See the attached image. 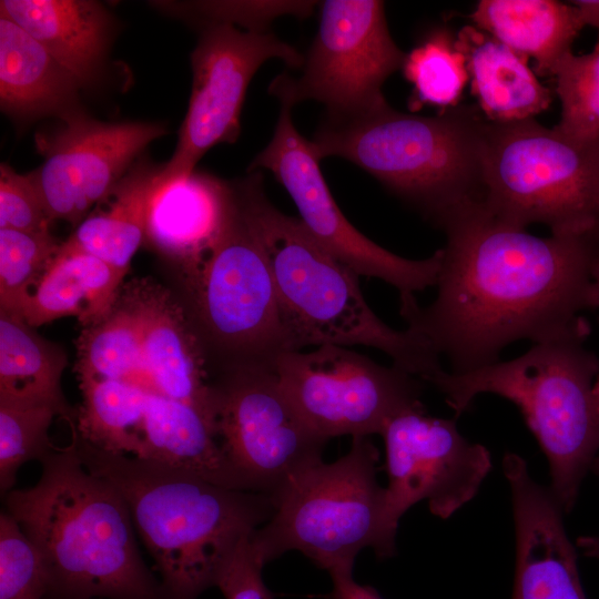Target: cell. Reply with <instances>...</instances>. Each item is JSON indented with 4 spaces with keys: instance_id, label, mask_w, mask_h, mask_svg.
Instances as JSON below:
<instances>
[{
    "instance_id": "obj_1",
    "label": "cell",
    "mask_w": 599,
    "mask_h": 599,
    "mask_svg": "<svg viewBox=\"0 0 599 599\" xmlns=\"http://www.w3.org/2000/svg\"><path fill=\"white\" fill-rule=\"evenodd\" d=\"M437 295L399 297L407 328L448 359L451 373L499 361L511 343L589 332L580 312L599 258V234L532 235L475 203L440 224Z\"/></svg>"
},
{
    "instance_id": "obj_2",
    "label": "cell",
    "mask_w": 599,
    "mask_h": 599,
    "mask_svg": "<svg viewBox=\"0 0 599 599\" xmlns=\"http://www.w3.org/2000/svg\"><path fill=\"white\" fill-rule=\"evenodd\" d=\"M71 441L83 466L122 495L170 599H197L273 515L270 496L212 483L170 465Z\"/></svg>"
},
{
    "instance_id": "obj_3",
    "label": "cell",
    "mask_w": 599,
    "mask_h": 599,
    "mask_svg": "<svg viewBox=\"0 0 599 599\" xmlns=\"http://www.w3.org/2000/svg\"><path fill=\"white\" fill-rule=\"evenodd\" d=\"M39 463L38 483L3 501L44 559L47 599H170L140 552L126 501L83 466L73 443Z\"/></svg>"
},
{
    "instance_id": "obj_4",
    "label": "cell",
    "mask_w": 599,
    "mask_h": 599,
    "mask_svg": "<svg viewBox=\"0 0 599 599\" xmlns=\"http://www.w3.org/2000/svg\"><path fill=\"white\" fill-rule=\"evenodd\" d=\"M234 184L240 209L258 238L274 280L294 351L309 345H364L429 383L444 369L418 334L396 331L366 303L359 275L324 248L303 222L281 212L264 192L260 171Z\"/></svg>"
},
{
    "instance_id": "obj_5",
    "label": "cell",
    "mask_w": 599,
    "mask_h": 599,
    "mask_svg": "<svg viewBox=\"0 0 599 599\" xmlns=\"http://www.w3.org/2000/svg\"><path fill=\"white\" fill-rule=\"evenodd\" d=\"M486 123L473 108L420 116L387 103L355 118H325L311 143L319 160L354 163L439 226L481 202Z\"/></svg>"
},
{
    "instance_id": "obj_6",
    "label": "cell",
    "mask_w": 599,
    "mask_h": 599,
    "mask_svg": "<svg viewBox=\"0 0 599 599\" xmlns=\"http://www.w3.org/2000/svg\"><path fill=\"white\" fill-rule=\"evenodd\" d=\"M588 334L534 343L516 358L464 373L443 370L429 382L455 417L484 393L514 403L547 457L550 489L565 512L573 507L599 453V413L592 395L599 359L585 346Z\"/></svg>"
},
{
    "instance_id": "obj_7",
    "label": "cell",
    "mask_w": 599,
    "mask_h": 599,
    "mask_svg": "<svg viewBox=\"0 0 599 599\" xmlns=\"http://www.w3.org/2000/svg\"><path fill=\"white\" fill-rule=\"evenodd\" d=\"M378 458L368 437H353L339 459H319L290 478L271 498L272 517L251 537L265 564L297 550L332 575L353 572L356 556L367 547L378 558L394 556L396 536L385 521Z\"/></svg>"
},
{
    "instance_id": "obj_8",
    "label": "cell",
    "mask_w": 599,
    "mask_h": 599,
    "mask_svg": "<svg viewBox=\"0 0 599 599\" xmlns=\"http://www.w3.org/2000/svg\"><path fill=\"white\" fill-rule=\"evenodd\" d=\"M480 203L516 227L599 234V141L577 142L534 119L487 121Z\"/></svg>"
},
{
    "instance_id": "obj_9",
    "label": "cell",
    "mask_w": 599,
    "mask_h": 599,
    "mask_svg": "<svg viewBox=\"0 0 599 599\" xmlns=\"http://www.w3.org/2000/svg\"><path fill=\"white\" fill-rule=\"evenodd\" d=\"M185 287L207 361L214 356L220 370L273 366L281 354L294 351L266 255L237 199L225 229Z\"/></svg>"
},
{
    "instance_id": "obj_10",
    "label": "cell",
    "mask_w": 599,
    "mask_h": 599,
    "mask_svg": "<svg viewBox=\"0 0 599 599\" xmlns=\"http://www.w3.org/2000/svg\"><path fill=\"white\" fill-rule=\"evenodd\" d=\"M405 57L389 33L383 1L326 0L301 74H280L268 92L292 108L319 102L326 119L355 118L388 103L383 85Z\"/></svg>"
},
{
    "instance_id": "obj_11",
    "label": "cell",
    "mask_w": 599,
    "mask_h": 599,
    "mask_svg": "<svg viewBox=\"0 0 599 599\" xmlns=\"http://www.w3.org/2000/svg\"><path fill=\"white\" fill-rule=\"evenodd\" d=\"M216 437L247 488L271 498L322 459L327 439L305 422L273 366L243 365L210 379Z\"/></svg>"
},
{
    "instance_id": "obj_12",
    "label": "cell",
    "mask_w": 599,
    "mask_h": 599,
    "mask_svg": "<svg viewBox=\"0 0 599 599\" xmlns=\"http://www.w3.org/2000/svg\"><path fill=\"white\" fill-rule=\"evenodd\" d=\"M273 368L305 422L327 440L380 435L398 414L424 407L419 378L345 346L285 352Z\"/></svg>"
},
{
    "instance_id": "obj_13",
    "label": "cell",
    "mask_w": 599,
    "mask_h": 599,
    "mask_svg": "<svg viewBox=\"0 0 599 599\" xmlns=\"http://www.w3.org/2000/svg\"><path fill=\"white\" fill-rule=\"evenodd\" d=\"M292 109L281 103L273 136L254 158L248 172L271 171L291 195L298 219L311 235L358 275L390 284L399 297L435 286L441 248L427 258L409 260L385 250L356 230L334 200L311 140L295 128Z\"/></svg>"
},
{
    "instance_id": "obj_14",
    "label": "cell",
    "mask_w": 599,
    "mask_h": 599,
    "mask_svg": "<svg viewBox=\"0 0 599 599\" xmlns=\"http://www.w3.org/2000/svg\"><path fill=\"white\" fill-rule=\"evenodd\" d=\"M270 59L300 69L304 55L271 31H242L232 24L203 27L191 53L192 88L189 106L171 159L160 183L187 176L213 146L234 143L248 84Z\"/></svg>"
},
{
    "instance_id": "obj_15",
    "label": "cell",
    "mask_w": 599,
    "mask_h": 599,
    "mask_svg": "<svg viewBox=\"0 0 599 599\" xmlns=\"http://www.w3.org/2000/svg\"><path fill=\"white\" fill-rule=\"evenodd\" d=\"M456 418L429 416L424 406L398 414L383 429L385 521L392 535L402 516L422 500L433 515L449 518L476 496L491 470L488 449L467 440Z\"/></svg>"
},
{
    "instance_id": "obj_16",
    "label": "cell",
    "mask_w": 599,
    "mask_h": 599,
    "mask_svg": "<svg viewBox=\"0 0 599 599\" xmlns=\"http://www.w3.org/2000/svg\"><path fill=\"white\" fill-rule=\"evenodd\" d=\"M60 121L55 130L37 138L44 160L29 174L52 222L61 220L75 229L167 130L155 122H103L82 111Z\"/></svg>"
},
{
    "instance_id": "obj_17",
    "label": "cell",
    "mask_w": 599,
    "mask_h": 599,
    "mask_svg": "<svg viewBox=\"0 0 599 599\" xmlns=\"http://www.w3.org/2000/svg\"><path fill=\"white\" fill-rule=\"evenodd\" d=\"M512 499L516 562L511 599H587L576 548L562 521V508L550 488L535 481L524 458L502 459Z\"/></svg>"
},
{
    "instance_id": "obj_18",
    "label": "cell",
    "mask_w": 599,
    "mask_h": 599,
    "mask_svg": "<svg viewBox=\"0 0 599 599\" xmlns=\"http://www.w3.org/2000/svg\"><path fill=\"white\" fill-rule=\"evenodd\" d=\"M124 287L143 323L142 387L195 407L215 426L207 357L190 314L152 281L134 280Z\"/></svg>"
},
{
    "instance_id": "obj_19",
    "label": "cell",
    "mask_w": 599,
    "mask_h": 599,
    "mask_svg": "<svg viewBox=\"0 0 599 599\" xmlns=\"http://www.w3.org/2000/svg\"><path fill=\"white\" fill-rule=\"evenodd\" d=\"M235 207L233 183L211 173L193 171L167 183L159 182L148 210L145 244L177 267L186 286Z\"/></svg>"
},
{
    "instance_id": "obj_20",
    "label": "cell",
    "mask_w": 599,
    "mask_h": 599,
    "mask_svg": "<svg viewBox=\"0 0 599 599\" xmlns=\"http://www.w3.org/2000/svg\"><path fill=\"white\" fill-rule=\"evenodd\" d=\"M0 16L35 39L82 88L101 75L111 42L112 17L90 0H1Z\"/></svg>"
},
{
    "instance_id": "obj_21",
    "label": "cell",
    "mask_w": 599,
    "mask_h": 599,
    "mask_svg": "<svg viewBox=\"0 0 599 599\" xmlns=\"http://www.w3.org/2000/svg\"><path fill=\"white\" fill-rule=\"evenodd\" d=\"M79 81L35 39L0 16V106L21 122L62 120L79 108Z\"/></svg>"
},
{
    "instance_id": "obj_22",
    "label": "cell",
    "mask_w": 599,
    "mask_h": 599,
    "mask_svg": "<svg viewBox=\"0 0 599 599\" xmlns=\"http://www.w3.org/2000/svg\"><path fill=\"white\" fill-rule=\"evenodd\" d=\"M486 120L510 123L534 119L552 102L554 92L528 67V58L489 33L465 26L455 39Z\"/></svg>"
},
{
    "instance_id": "obj_23",
    "label": "cell",
    "mask_w": 599,
    "mask_h": 599,
    "mask_svg": "<svg viewBox=\"0 0 599 599\" xmlns=\"http://www.w3.org/2000/svg\"><path fill=\"white\" fill-rule=\"evenodd\" d=\"M136 458L250 490L225 457L214 424L195 407L161 395L149 394Z\"/></svg>"
},
{
    "instance_id": "obj_24",
    "label": "cell",
    "mask_w": 599,
    "mask_h": 599,
    "mask_svg": "<svg viewBox=\"0 0 599 599\" xmlns=\"http://www.w3.org/2000/svg\"><path fill=\"white\" fill-rule=\"evenodd\" d=\"M124 275L104 261L68 248L63 242L40 277L28 288L17 314L32 327L64 316L88 326L114 305Z\"/></svg>"
},
{
    "instance_id": "obj_25",
    "label": "cell",
    "mask_w": 599,
    "mask_h": 599,
    "mask_svg": "<svg viewBox=\"0 0 599 599\" xmlns=\"http://www.w3.org/2000/svg\"><path fill=\"white\" fill-rule=\"evenodd\" d=\"M163 165L136 161L63 245L93 255L125 276L145 244L146 215Z\"/></svg>"
},
{
    "instance_id": "obj_26",
    "label": "cell",
    "mask_w": 599,
    "mask_h": 599,
    "mask_svg": "<svg viewBox=\"0 0 599 599\" xmlns=\"http://www.w3.org/2000/svg\"><path fill=\"white\" fill-rule=\"evenodd\" d=\"M470 19L514 51L535 59L534 72L554 75L583 28L576 7L555 0H480Z\"/></svg>"
},
{
    "instance_id": "obj_27",
    "label": "cell",
    "mask_w": 599,
    "mask_h": 599,
    "mask_svg": "<svg viewBox=\"0 0 599 599\" xmlns=\"http://www.w3.org/2000/svg\"><path fill=\"white\" fill-rule=\"evenodd\" d=\"M33 328L19 314L0 309V399L53 403L68 424L75 422L77 410L61 389L67 354Z\"/></svg>"
},
{
    "instance_id": "obj_28",
    "label": "cell",
    "mask_w": 599,
    "mask_h": 599,
    "mask_svg": "<svg viewBox=\"0 0 599 599\" xmlns=\"http://www.w3.org/2000/svg\"><path fill=\"white\" fill-rule=\"evenodd\" d=\"M75 345L78 380L120 379L142 387L143 323L124 286L112 308L83 327Z\"/></svg>"
},
{
    "instance_id": "obj_29",
    "label": "cell",
    "mask_w": 599,
    "mask_h": 599,
    "mask_svg": "<svg viewBox=\"0 0 599 599\" xmlns=\"http://www.w3.org/2000/svg\"><path fill=\"white\" fill-rule=\"evenodd\" d=\"M80 435L98 448L136 457L149 392L120 379H80Z\"/></svg>"
},
{
    "instance_id": "obj_30",
    "label": "cell",
    "mask_w": 599,
    "mask_h": 599,
    "mask_svg": "<svg viewBox=\"0 0 599 599\" xmlns=\"http://www.w3.org/2000/svg\"><path fill=\"white\" fill-rule=\"evenodd\" d=\"M402 69L413 84L408 102L412 111L424 105L456 108L469 79L465 57L444 29L430 33L407 53Z\"/></svg>"
},
{
    "instance_id": "obj_31",
    "label": "cell",
    "mask_w": 599,
    "mask_h": 599,
    "mask_svg": "<svg viewBox=\"0 0 599 599\" xmlns=\"http://www.w3.org/2000/svg\"><path fill=\"white\" fill-rule=\"evenodd\" d=\"M65 412L49 402L0 399V490L13 489L17 473L30 460H41L55 447L49 437L54 416Z\"/></svg>"
},
{
    "instance_id": "obj_32",
    "label": "cell",
    "mask_w": 599,
    "mask_h": 599,
    "mask_svg": "<svg viewBox=\"0 0 599 599\" xmlns=\"http://www.w3.org/2000/svg\"><path fill=\"white\" fill-rule=\"evenodd\" d=\"M552 77L561 102L555 128L577 142L599 141V41L589 53L565 55Z\"/></svg>"
},
{
    "instance_id": "obj_33",
    "label": "cell",
    "mask_w": 599,
    "mask_h": 599,
    "mask_svg": "<svg viewBox=\"0 0 599 599\" xmlns=\"http://www.w3.org/2000/svg\"><path fill=\"white\" fill-rule=\"evenodd\" d=\"M61 244L50 231L0 229V309L18 312L23 295L45 271Z\"/></svg>"
},
{
    "instance_id": "obj_34",
    "label": "cell",
    "mask_w": 599,
    "mask_h": 599,
    "mask_svg": "<svg viewBox=\"0 0 599 599\" xmlns=\"http://www.w3.org/2000/svg\"><path fill=\"white\" fill-rule=\"evenodd\" d=\"M49 576L44 559L7 511L0 515V599H47Z\"/></svg>"
},
{
    "instance_id": "obj_35",
    "label": "cell",
    "mask_w": 599,
    "mask_h": 599,
    "mask_svg": "<svg viewBox=\"0 0 599 599\" xmlns=\"http://www.w3.org/2000/svg\"><path fill=\"white\" fill-rule=\"evenodd\" d=\"M155 2L166 12L180 18L196 21L203 27L211 24L240 23L247 30L265 31L266 24L281 14L306 17L314 2H266V1H199V2ZM202 27V28H203Z\"/></svg>"
},
{
    "instance_id": "obj_36",
    "label": "cell",
    "mask_w": 599,
    "mask_h": 599,
    "mask_svg": "<svg viewBox=\"0 0 599 599\" xmlns=\"http://www.w3.org/2000/svg\"><path fill=\"white\" fill-rule=\"evenodd\" d=\"M52 223L31 175L18 173L7 163H1L0 229L45 232L50 231Z\"/></svg>"
},
{
    "instance_id": "obj_37",
    "label": "cell",
    "mask_w": 599,
    "mask_h": 599,
    "mask_svg": "<svg viewBox=\"0 0 599 599\" xmlns=\"http://www.w3.org/2000/svg\"><path fill=\"white\" fill-rule=\"evenodd\" d=\"M251 537L244 541L217 580L215 587L225 599H273L262 576L265 561Z\"/></svg>"
},
{
    "instance_id": "obj_38",
    "label": "cell",
    "mask_w": 599,
    "mask_h": 599,
    "mask_svg": "<svg viewBox=\"0 0 599 599\" xmlns=\"http://www.w3.org/2000/svg\"><path fill=\"white\" fill-rule=\"evenodd\" d=\"M333 588L328 599H383L376 589L361 585L353 578V572H336L329 575Z\"/></svg>"
},
{
    "instance_id": "obj_39",
    "label": "cell",
    "mask_w": 599,
    "mask_h": 599,
    "mask_svg": "<svg viewBox=\"0 0 599 599\" xmlns=\"http://www.w3.org/2000/svg\"><path fill=\"white\" fill-rule=\"evenodd\" d=\"M578 12L582 27L590 26L599 29V1H571Z\"/></svg>"
},
{
    "instance_id": "obj_40",
    "label": "cell",
    "mask_w": 599,
    "mask_h": 599,
    "mask_svg": "<svg viewBox=\"0 0 599 599\" xmlns=\"http://www.w3.org/2000/svg\"><path fill=\"white\" fill-rule=\"evenodd\" d=\"M591 468L599 475V453L593 459ZM577 546L587 557L599 560V536H582L578 538Z\"/></svg>"
},
{
    "instance_id": "obj_41",
    "label": "cell",
    "mask_w": 599,
    "mask_h": 599,
    "mask_svg": "<svg viewBox=\"0 0 599 599\" xmlns=\"http://www.w3.org/2000/svg\"><path fill=\"white\" fill-rule=\"evenodd\" d=\"M588 302L589 308L599 307V258L596 261L592 268Z\"/></svg>"
},
{
    "instance_id": "obj_42",
    "label": "cell",
    "mask_w": 599,
    "mask_h": 599,
    "mask_svg": "<svg viewBox=\"0 0 599 599\" xmlns=\"http://www.w3.org/2000/svg\"><path fill=\"white\" fill-rule=\"evenodd\" d=\"M592 395H593L596 408L599 413V373L593 383Z\"/></svg>"
}]
</instances>
